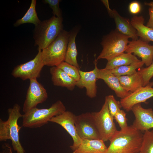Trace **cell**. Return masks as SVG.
Returning a JSON list of instances; mask_svg holds the SVG:
<instances>
[{
  "instance_id": "cell-19",
  "label": "cell",
  "mask_w": 153,
  "mask_h": 153,
  "mask_svg": "<svg viewBox=\"0 0 153 153\" xmlns=\"http://www.w3.org/2000/svg\"><path fill=\"white\" fill-rule=\"evenodd\" d=\"M104 142L100 139H83L73 153H106L107 147Z\"/></svg>"
},
{
  "instance_id": "cell-6",
  "label": "cell",
  "mask_w": 153,
  "mask_h": 153,
  "mask_svg": "<svg viewBox=\"0 0 153 153\" xmlns=\"http://www.w3.org/2000/svg\"><path fill=\"white\" fill-rule=\"evenodd\" d=\"M129 38L116 29L112 31L103 38L101 43L103 49L96 60L105 59L108 61L124 53Z\"/></svg>"
},
{
  "instance_id": "cell-28",
  "label": "cell",
  "mask_w": 153,
  "mask_h": 153,
  "mask_svg": "<svg viewBox=\"0 0 153 153\" xmlns=\"http://www.w3.org/2000/svg\"><path fill=\"white\" fill-rule=\"evenodd\" d=\"M109 110L111 115L114 116L117 111L122 107L120 102L115 99L113 95H109L105 97Z\"/></svg>"
},
{
  "instance_id": "cell-12",
  "label": "cell",
  "mask_w": 153,
  "mask_h": 153,
  "mask_svg": "<svg viewBox=\"0 0 153 153\" xmlns=\"http://www.w3.org/2000/svg\"><path fill=\"white\" fill-rule=\"evenodd\" d=\"M126 53H133L141 59L146 67L153 62V45L141 39L129 41Z\"/></svg>"
},
{
  "instance_id": "cell-27",
  "label": "cell",
  "mask_w": 153,
  "mask_h": 153,
  "mask_svg": "<svg viewBox=\"0 0 153 153\" xmlns=\"http://www.w3.org/2000/svg\"><path fill=\"white\" fill-rule=\"evenodd\" d=\"M57 67L64 71L76 82L80 79L79 69L75 66L64 61Z\"/></svg>"
},
{
  "instance_id": "cell-22",
  "label": "cell",
  "mask_w": 153,
  "mask_h": 153,
  "mask_svg": "<svg viewBox=\"0 0 153 153\" xmlns=\"http://www.w3.org/2000/svg\"><path fill=\"white\" fill-rule=\"evenodd\" d=\"M78 32V30L76 29L70 32L64 61L79 69L80 67L77 60L78 52L75 43L76 38Z\"/></svg>"
},
{
  "instance_id": "cell-31",
  "label": "cell",
  "mask_w": 153,
  "mask_h": 153,
  "mask_svg": "<svg viewBox=\"0 0 153 153\" xmlns=\"http://www.w3.org/2000/svg\"><path fill=\"white\" fill-rule=\"evenodd\" d=\"M60 0H44L43 1L45 3L48 4L52 10V13L54 16L60 18H62V14L59 6Z\"/></svg>"
},
{
  "instance_id": "cell-1",
  "label": "cell",
  "mask_w": 153,
  "mask_h": 153,
  "mask_svg": "<svg viewBox=\"0 0 153 153\" xmlns=\"http://www.w3.org/2000/svg\"><path fill=\"white\" fill-rule=\"evenodd\" d=\"M143 133L132 125L118 131L110 140L106 153H139Z\"/></svg>"
},
{
  "instance_id": "cell-8",
  "label": "cell",
  "mask_w": 153,
  "mask_h": 153,
  "mask_svg": "<svg viewBox=\"0 0 153 153\" xmlns=\"http://www.w3.org/2000/svg\"><path fill=\"white\" fill-rule=\"evenodd\" d=\"M41 51L38 50L33 59L14 67L11 73L12 76L24 80L37 79L39 77L41 71L44 66L42 60Z\"/></svg>"
},
{
  "instance_id": "cell-30",
  "label": "cell",
  "mask_w": 153,
  "mask_h": 153,
  "mask_svg": "<svg viewBox=\"0 0 153 153\" xmlns=\"http://www.w3.org/2000/svg\"><path fill=\"white\" fill-rule=\"evenodd\" d=\"M126 116V114L125 112L120 109L114 116V119L118 123L121 129H124L128 126Z\"/></svg>"
},
{
  "instance_id": "cell-24",
  "label": "cell",
  "mask_w": 153,
  "mask_h": 153,
  "mask_svg": "<svg viewBox=\"0 0 153 153\" xmlns=\"http://www.w3.org/2000/svg\"><path fill=\"white\" fill-rule=\"evenodd\" d=\"M36 0H32L30 6L24 16L21 19L17 20L14 24L15 27L27 23L33 24L35 26L41 22L39 18L36 10Z\"/></svg>"
},
{
  "instance_id": "cell-36",
  "label": "cell",
  "mask_w": 153,
  "mask_h": 153,
  "mask_svg": "<svg viewBox=\"0 0 153 153\" xmlns=\"http://www.w3.org/2000/svg\"><path fill=\"white\" fill-rule=\"evenodd\" d=\"M8 148H9V153H12V150L11 148L10 147H8Z\"/></svg>"
},
{
  "instance_id": "cell-7",
  "label": "cell",
  "mask_w": 153,
  "mask_h": 153,
  "mask_svg": "<svg viewBox=\"0 0 153 153\" xmlns=\"http://www.w3.org/2000/svg\"><path fill=\"white\" fill-rule=\"evenodd\" d=\"M91 114L100 139L104 142L110 141L118 131L114 117L110 113L106 99L99 111Z\"/></svg>"
},
{
  "instance_id": "cell-29",
  "label": "cell",
  "mask_w": 153,
  "mask_h": 153,
  "mask_svg": "<svg viewBox=\"0 0 153 153\" xmlns=\"http://www.w3.org/2000/svg\"><path fill=\"white\" fill-rule=\"evenodd\" d=\"M141 74L143 80V86L148 84L153 76V62L149 66L142 68L139 71Z\"/></svg>"
},
{
  "instance_id": "cell-23",
  "label": "cell",
  "mask_w": 153,
  "mask_h": 153,
  "mask_svg": "<svg viewBox=\"0 0 153 153\" xmlns=\"http://www.w3.org/2000/svg\"><path fill=\"white\" fill-rule=\"evenodd\" d=\"M140 61L132 54L124 53L108 61L105 68L110 70L120 66L130 65Z\"/></svg>"
},
{
  "instance_id": "cell-2",
  "label": "cell",
  "mask_w": 153,
  "mask_h": 153,
  "mask_svg": "<svg viewBox=\"0 0 153 153\" xmlns=\"http://www.w3.org/2000/svg\"><path fill=\"white\" fill-rule=\"evenodd\" d=\"M21 107L18 104L7 110L8 118L6 121L0 119V141L10 140L14 150L17 153H25L20 140L19 132L22 127L18 124V121L23 115L20 113Z\"/></svg>"
},
{
  "instance_id": "cell-25",
  "label": "cell",
  "mask_w": 153,
  "mask_h": 153,
  "mask_svg": "<svg viewBox=\"0 0 153 153\" xmlns=\"http://www.w3.org/2000/svg\"><path fill=\"white\" fill-rule=\"evenodd\" d=\"M144 64L141 60L130 65L120 66L110 70L115 76L118 77L131 75L136 72V69L141 67Z\"/></svg>"
},
{
  "instance_id": "cell-17",
  "label": "cell",
  "mask_w": 153,
  "mask_h": 153,
  "mask_svg": "<svg viewBox=\"0 0 153 153\" xmlns=\"http://www.w3.org/2000/svg\"><path fill=\"white\" fill-rule=\"evenodd\" d=\"M112 17L114 19L116 29L118 32L131 39L132 40L138 39L137 31L129 19L121 16L115 9L113 10Z\"/></svg>"
},
{
  "instance_id": "cell-21",
  "label": "cell",
  "mask_w": 153,
  "mask_h": 153,
  "mask_svg": "<svg viewBox=\"0 0 153 153\" xmlns=\"http://www.w3.org/2000/svg\"><path fill=\"white\" fill-rule=\"evenodd\" d=\"M130 22L140 39L148 42H153V29L144 25V19L143 16H134Z\"/></svg>"
},
{
  "instance_id": "cell-14",
  "label": "cell",
  "mask_w": 153,
  "mask_h": 153,
  "mask_svg": "<svg viewBox=\"0 0 153 153\" xmlns=\"http://www.w3.org/2000/svg\"><path fill=\"white\" fill-rule=\"evenodd\" d=\"M150 83L146 86L131 92L125 98L121 99L120 102L122 107L126 111L129 112L131 110L135 105L145 103L147 99L153 97V88Z\"/></svg>"
},
{
  "instance_id": "cell-5",
  "label": "cell",
  "mask_w": 153,
  "mask_h": 153,
  "mask_svg": "<svg viewBox=\"0 0 153 153\" xmlns=\"http://www.w3.org/2000/svg\"><path fill=\"white\" fill-rule=\"evenodd\" d=\"M70 32L63 30L58 37L41 51V57L44 65L57 67L64 61Z\"/></svg>"
},
{
  "instance_id": "cell-20",
  "label": "cell",
  "mask_w": 153,
  "mask_h": 153,
  "mask_svg": "<svg viewBox=\"0 0 153 153\" xmlns=\"http://www.w3.org/2000/svg\"><path fill=\"white\" fill-rule=\"evenodd\" d=\"M118 77L121 86L128 92H133L143 86V78L139 71Z\"/></svg>"
},
{
  "instance_id": "cell-34",
  "label": "cell",
  "mask_w": 153,
  "mask_h": 153,
  "mask_svg": "<svg viewBox=\"0 0 153 153\" xmlns=\"http://www.w3.org/2000/svg\"><path fill=\"white\" fill-rule=\"evenodd\" d=\"M101 1L106 7L109 15L110 17H112L113 13V10H112L110 8L108 1L107 0H101Z\"/></svg>"
},
{
  "instance_id": "cell-10",
  "label": "cell",
  "mask_w": 153,
  "mask_h": 153,
  "mask_svg": "<svg viewBox=\"0 0 153 153\" xmlns=\"http://www.w3.org/2000/svg\"><path fill=\"white\" fill-rule=\"evenodd\" d=\"M75 123L78 135L82 140L100 139L91 112L76 115Z\"/></svg>"
},
{
  "instance_id": "cell-26",
  "label": "cell",
  "mask_w": 153,
  "mask_h": 153,
  "mask_svg": "<svg viewBox=\"0 0 153 153\" xmlns=\"http://www.w3.org/2000/svg\"><path fill=\"white\" fill-rule=\"evenodd\" d=\"M139 153H153V130L144 132Z\"/></svg>"
},
{
  "instance_id": "cell-3",
  "label": "cell",
  "mask_w": 153,
  "mask_h": 153,
  "mask_svg": "<svg viewBox=\"0 0 153 153\" xmlns=\"http://www.w3.org/2000/svg\"><path fill=\"white\" fill-rule=\"evenodd\" d=\"M62 22L63 18L54 15L35 26L33 37L38 50L46 48L58 37L63 30Z\"/></svg>"
},
{
  "instance_id": "cell-32",
  "label": "cell",
  "mask_w": 153,
  "mask_h": 153,
  "mask_svg": "<svg viewBox=\"0 0 153 153\" xmlns=\"http://www.w3.org/2000/svg\"><path fill=\"white\" fill-rule=\"evenodd\" d=\"M129 9L131 13L133 14H136L141 11V6L138 2L133 1L129 4Z\"/></svg>"
},
{
  "instance_id": "cell-9",
  "label": "cell",
  "mask_w": 153,
  "mask_h": 153,
  "mask_svg": "<svg viewBox=\"0 0 153 153\" xmlns=\"http://www.w3.org/2000/svg\"><path fill=\"white\" fill-rule=\"evenodd\" d=\"M29 80V86L23 106L24 113L36 108L38 104L45 101L48 97L46 90L37 79Z\"/></svg>"
},
{
  "instance_id": "cell-15",
  "label": "cell",
  "mask_w": 153,
  "mask_h": 153,
  "mask_svg": "<svg viewBox=\"0 0 153 153\" xmlns=\"http://www.w3.org/2000/svg\"><path fill=\"white\" fill-rule=\"evenodd\" d=\"M95 68L89 71H84L79 70L80 78L76 82V86L80 88H85L86 90V95L89 97L92 98L96 96L97 86L96 82L97 77V61L95 55H94Z\"/></svg>"
},
{
  "instance_id": "cell-13",
  "label": "cell",
  "mask_w": 153,
  "mask_h": 153,
  "mask_svg": "<svg viewBox=\"0 0 153 153\" xmlns=\"http://www.w3.org/2000/svg\"><path fill=\"white\" fill-rule=\"evenodd\" d=\"M131 110L135 117L132 125L133 128L142 132L153 128L152 109H144L142 107L141 103H138L132 107Z\"/></svg>"
},
{
  "instance_id": "cell-35",
  "label": "cell",
  "mask_w": 153,
  "mask_h": 153,
  "mask_svg": "<svg viewBox=\"0 0 153 153\" xmlns=\"http://www.w3.org/2000/svg\"><path fill=\"white\" fill-rule=\"evenodd\" d=\"M144 5L146 6H149L150 7H153V1L149 3L145 2Z\"/></svg>"
},
{
  "instance_id": "cell-11",
  "label": "cell",
  "mask_w": 153,
  "mask_h": 153,
  "mask_svg": "<svg viewBox=\"0 0 153 153\" xmlns=\"http://www.w3.org/2000/svg\"><path fill=\"white\" fill-rule=\"evenodd\" d=\"M75 116L70 111H65L62 114L52 117L49 121L60 125L71 137L73 143L70 147L73 151L78 147L82 141L76 131L75 123Z\"/></svg>"
},
{
  "instance_id": "cell-18",
  "label": "cell",
  "mask_w": 153,
  "mask_h": 153,
  "mask_svg": "<svg viewBox=\"0 0 153 153\" xmlns=\"http://www.w3.org/2000/svg\"><path fill=\"white\" fill-rule=\"evenodd\" d=\"M50 72L54 86L65 87L71 91L73 90L76 86V82L58 67H51Z\"/></svg>"
},
{
  "instance_id": "cell-4",
  "label": "cell",
  "mask_w": 153,
  "mask_h": 153,
  "mask_svg": "<svg viewBox=\"0 0 153 153\" xmlns=\"http://www.w3.org/2000/svg\"><path fill=\"white\" fill-rule=\"evenodd\" d=\"M65 107L60 100L49 108L39 109L37 107L24 113L22 117V126L25 128H37L47 124L53 117L66 110Z\"/></svg>"
},
{
  "instance_id": "cell-33",
  "label": "cell",
  "mask_w": 153,
  "mask_h": 153,
  "mask_svg": "<svg viewBox=\"0 0 153 153\" xmlns=\"http://www.w3.org/2000/svg\"><path fill=\"white\" fill-rule=\"evenodd\" d=\"M148 11L149 18L146 26L153 29V7H150Z\"/></svg>"
},
{
  "instance_id": "cell-37",
  "label": "cell",
  "mask_w": 153,
  "mask_h": 153,
  "mask_svg": "<svg viewBox=\"0 0 153 153\" xmlns=\"http://www.w3.org/2000/svg\"><path fill=\"white\" fill-rule=\"evenodd\" d=\"M150 84L152 86H153V82H150Z\"/></svg>"
},
{
  "instance_id": "cell-16",
  "label": "cell",
  "mask_w": 153,
  "mask_h": 153,
  "mask_svg": "<svg viewBox=\"0 0 153 153\" xmlns=\"http://www.w3.org/2000/svg\"><path fill=\"white\" fill-rule=\"evenodd\" d=\"M97 79L103 80L109 88L114 92L117 97L121 99H123L131 93L126 91L122 87L118 77L115 76L110 70L105 68L99 69L97 67Z\"/></svg>"
}]
</instances>
